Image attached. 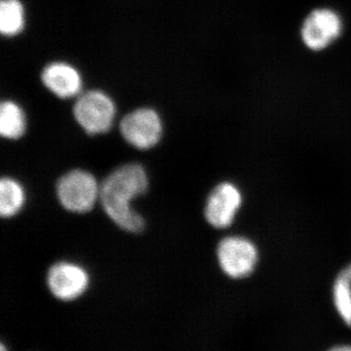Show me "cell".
I'll use <instances>...</instances> for the list:
<instances>
[{"mask_svg":"<svg viewBox=\"0 0 351 351\" xmlns=\"http://www.w3.org/2000/svg\"><path fill=\"white\" fill-rule=\"evenodd\" d=\"M149 182L142 166L126 164L106 178L100 189L101 204L108 216L129 232H141L145 221L130 206V202L147 191Z\"/></svg>","mask_w":351,"mask_h":351,"instance_id":"obj_1","label":"cell"},{"mask_svg":"<svg viewBox=\"0 0 351 351\" xmlns=\"http://www.w3.org/2000/svg\"><path fill=\"white\" fill-rule=\"evenodd\" d=\"M219 267L232 279H244L257 267L258 249L251 239L241 235H230L221 239L217 249Z\"/></svg>","mask_w":351,"mask_h":351,"instance_id":"obj_2","label":"cell"},{"mask_svg":"<svg viewBox=\"0 0 351 351\" xmlns=\"http://www.w3.org/2000/svg\"><path fill=\"white\" fill-rule=\"evenodd\" d=\"M115 112V105L110 97L99 90L80 94L73 107L76 121L90 135L110 131Z\"/></svg>","mask_w":351,"mask_h":351,"instance_id":"obj_3","label":"cell"},{"mask_svg":"<svg viewBox=\"0 0 351 351\" xmlns=\"http://www.w3.org/2000/svg\"><path fill=\"white\" fill-rule=\"evenodd\" d=\"M57 196L64 209L75 213H86L93 208L100 189L96 179L82 170H73L60 178Z\"/></svg>","mask_w":351,"mask_h":351,"instance_id":"obj_4","label":"cell"},{"mask_svg":"<svg viewBox=\"0 0 351 351\" xmlns=\"http://www.w3.org/2000/svg\"><path fill=\"white\" fill-rule=\"evenodd\" d=\"M343 31V19L337 11L331 8L314 9L302 23V40L308 49L318 52L331 46Z\"/></svg>","mask_w":351,"mask_h":351,"instance_id":"obj_5","label":"cell"},{"mask_svg":"<svg viewBox=\"0 0 351 351\" xmlns=\"http://www.w3.org/2000/svg\"><path fill=\"white\" fill-rule=\"evenodd\" d=\"M162 121L156 110L149 108H138L123 117L120 122V132L133 147L149 149L160 141Z\"/></svg>","mask_w":351,"mask_h":351,"instance_id":"obj_6","label":"cell"},{"mask_svg":"<svg viewBox=\"0 0 351 351\" xmlns=\"http://www.w3.org/2000/svg\"><path fill=\"white\" fill-rule=\"evenodd\" d=\"M242 204L243 195L239 186L230 182H221L208 196L205 218L214 228H228L235 221Z\"/></svg>","mask_w":351,"mask_h":351,"instance_id":"obj_7","label":"cell"},{"mask_svg":"<svg viewBox=\"0 0 351 351\" xmlns=\"http://www.w3.org/2000/svg\"><path fill=\"white\" fill-rule=\"evenodd\" d=\"M47 284L51 293L62 301H73L82 295L88 286L86 271L78 265L59 263L50 267Z\"/></svg>","mask_w":351,"mask_h":351,"instance_id":"obj_8","label":"cell"},{"mask_svg":"<svg viewBox=\"0 0 351 351\" xmlns=\"http://www.w3.org/2000/svg\"><path fill=\"white\" fill-rule=\"evenodd\" d=\"M44 86L61 99L80 96L82 78L80 71L69 64L55 62L44 68L41 73Z\"/></svg>","mask_w":351,"mask_h":351,"instance_id":"obj_9","label":"cell"},{"mask_svg":"<svg viewBox=\"0 0 351 351\" xmlns=\"http://www.w3.org/2000/svg\"><path fill=\"white\" fill-rule=\"evenodd\" d=\"M332 301L339 317L351 328V263L336 277L332 286Z\"/></svg>","mask_w":351,"mask_h":351,"instance_id":"obj_10","label":"cell"},{"mask_svg":"<svg viewBox=\"0 0 351 351\" xmlns=\"http://www.w3.org/2000/svg\"><path fill=\"white\" fill-rule=\"evenodd\" d=\"M25 117L22 108L12 101H4L0 107V134L2 137L17 140L25 134Z\"/></svg>","mask_w":351,"mask_h":351,"instance_id":"obj_11","label":"cell"},{"mask_svg":"<svg viewBox=\"0 0 351 351\" xmlns=\"http://www.w3.org/2000/svg\"><path fill=\"white\" fill-rule=\"evenodd\" d=\"M25 9L20 0L0 2V32L7 38L18 36L25 27Z\"/></svg>","mask_w":351,"mask_h":351,"instance_id":"obj_12","label":"cell"},{"mask_svg":"<svg viewBox=\"0 0 351 351\" xmlns=\"http://www.w3.org/2000/svg\"><path fill=\"white\" fill-rule=\"evenodd\" d=\"M25 195L22 186L10 178L0 181V215L10 218L18 213L24 205Z\"/></svg>","mask_w":351,"mask_h":351,"instance_id":"obj_13","label":"cell"},{"mask_svg":"<svg viewBox=\"0 0 351 351\" xmlns=\"http://www.w3.org/2000/svg\"><path fill=\"white\" fill-rule=\"evenodd\" d=\"M332 350H351V346H334V348H332Z\"/></svg>","mask_w":351,"mask_h":351,"instance_id":"obj_14","label":"cell"}]
</instances>
